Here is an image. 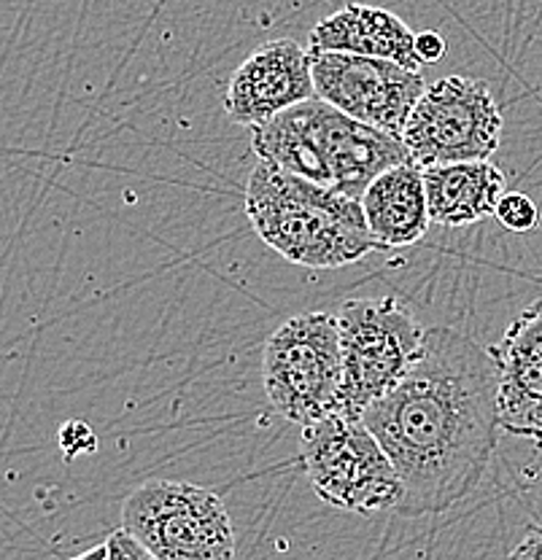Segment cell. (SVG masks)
Returning a JSON list of instances; mask_svg holds the SVG:
<instances>
[{
  "mask_svg": "<svg viewBox=\"0 0 542 560\" xmlns=\"http://www.w3.org/2000/svg\"><path fill=\"white\" fill-rule=\"evenodd\" d=\"M499 375L492 350L453 326H433L413 370L361 420L402 480L397 515H442L464 501L499 440Z\"/></svg>",
  "mask_w": 542,
  "mask_h": 560,
  "instance_id": "6da1fadb",
  "label": "cell"
},
{
  "mask_svg": "<svg viewBox=\"0 0 542 560\" xmlns=\"http://www.w3.org/2000/svg\"><path fill=\"white\" fill-rule=\"evenodd\" d=\"M246 215L256 237L291 265L337 270L381 250L361 200L260 160L246 184Z\"/></svg>",
  "mask_w": 542,
  "mask_h": 560,
  "instance_id": "7a4b0ae2",
  "label": "cell"
},
{
  "mask_svg": "<svg viewBox=\"0 0 542 560\" xmlns=\"http://www.w3.org/2000/svg\"><path fill=\"white\" fill-rule=\"evenodd\" d=\"M256 160L361 200L376 175L411 162L402 138L354 119L337 105L313 95L252 127Z\"/></svg>",
  "mask_w": 542,
  "mask_h": 560,
  "instance_id": "3957f363",
  "label": "cell"
},
{
  "mask_svg": "<svg viewBox=\"0 0 542 560\" xmlns=\"http://www.w3.org/2000/svg\"><path fill=\"white\" fill-rule=\"evenodd\" d=\"M300 451L308 480L324 504L357 515L397 510L400 471L361 418L332 412L302 425Z\"/></svg>",
  "mask_w": 542,
  "mask_h": 560,
  "instance_id": "277c9868",
  "label": "cell"
},
{
  "mask_svg": "<svg viewBox=\"0 0 542 560\" xmlns=\"http://www.w3.org/2000/svg\"><path fill=\"white\" fill-rule=\"evenodd\" d=\"M343 383L337 412L361 418L413 370L427 329L400 300H348L337 313Z\"/></svg>",
  "mask_w": 542,
  "mask_h": 560,
  "instance_id": "5b68a950",
  "label": "cell"
},
{
  "mask_svg": "<svg viewBox=\"0 0 542 560\" xmlns=\"http://www.w3.org/2000/svg\"><path fill=\"white\" fill-rule=\"evenodd\" d=\"M262 383L273 410L297 425L337 412L343 350L337 315L300 313L265 342Z\"/></svg>",
  "mask_w": 542,
  "mask_h": 560,
  "instance_id": "8992f818",
  "label": "cell"
},
{
  "mask_svg": "<svg viewBox=\"0 0 542 560\" xmlns=\"http://www.w3.org/2000/svg\"><path fill=\"white\" fill-rule=\"evenodd\" d=\"M122 528L151 560H227L235 534L219 493L181 480H149L122 504Z\"/></svg>",
  "mask_w": 542,
  "mask_h": 560,
  "instance_id": "52a82bcc",
  "label": "cell"
},
{
  "mask_svg": "<svg viewBox=\"0 0 542 560\" xmlns=\"http://www.w3.org/2000/svg\"><path fill=\"white\" fill-rule=\"evenodd\" d=\"M503 110L483 79L446 75L427 84L407 119L402 143L416 165L492 160L503 140Z\"/></svg>",
  "mask_w": 542,
  "mask_h": 560,
  "instance_id": "ba28073f",
  "label": "cell"
},
{
  "mask_svg": "<svg viewBox=\"0 0 542 560\" xmlns=\"http://www.w3.org/2000/svg\"><path fill=\"white\" fill-rule=\"evenodd\" d=\"M308 55L319 97L376 130L402 138L418 97L427 90L422 70H411L381 57L324 51L311 46Z\"/></svg>",
  "mask_w": 542,
  "mask_h": 560,
  "instance_id": "9c48e42d",
  "label": "cell"
},
{
  "mask_svg": "<svg viewBox=\"0 0 542 560\" xmlns=\"http://www.w3.org/2000/svg\"><path fill=\"white\" fill-rule=\"evenodd\" d=\"M313 95L316 84L308 49L291 38H278L262 44L232 73L224 110L235 125L260 127Z\"/></svg>",
  "mask_w": 542,
  "mask_h": 560,
  "instance_id": "30bf717a",
  "label": "cell"
},
{
  "mask_svg": "<svg viewBox=\"0 0 542 560\" xmlns=\"http://www.w3.org/2000/svg\"><path fill=\"white\" fill-rule=\"evenodd\" d=\"M488 350L499 375V425L542 447V300L518 315Z\"/></svg>",
  "mask_w": 542,
  "mask_h": 560,
  "instance_id": "8fae6325",
  "label": "cell"
},
{
  "mask_svg": "<svg viewBox=\"0 0 542 560\" xmlns=\"http://www.w3.org/2000/svg\"><path fill=\"white\" fill-rule=\"evenodd\" d=\"M361 208L381 250L418 243L433 224L424 167L411 160L376 175L361 195Z\"/></svg>",
  "mask_w": 542,
  "mask_h": 560,
  "instance_id": "7c38bea8",
  "label": "cell"
},
{
  "mask_svg": "<svg viewBox=\"0 0 542 560\" xmlns=\"http://www.w3.org/2000/svg\"><path fill=\"white\" fill-rule=\"evenodd\" d=\"M311 49L381 57L411 70L424 68L416 55V33L389 9L365 3H348L324 16L311 31Z\"/></svg>",
  "mask_w": 542,
  "mask_h": 560,
  "instance_id": "4fadbf2b",
  "label": "cell"
},
{
  "mask_svg": "<svg viewBox=\"0 0 542 560\" xmlns=\"http://www.w3.org/2000/svg\"><path fill=\"white\" fill-rule=\"evenodd\" d=\"M429 213L435 224L468 226L497 213L507 191L505 173L488 160L424 167Z\"/></svg>",
  "mask_w": 542,
  "mask_h": 560,
  "instance_id": "5bb4252c",
  "label": "cell"
},
{
  "mask_svg": "<svg viewBox=\"0 0 542 560\" xmlns=\"http://www.w3.org/2000/svg\"><path fill=\"white\" fill-rule=\"evenodd\" d=\"M494 219L510 232H532L540 224V210L532 197L523 191H505Z\"/></svg>",
  "mask_w": 542,
  "mask_h": 560,
  "instance_id": "9a60e30c",
  "label": "cell"
},
{
  "mask_svg": "<svg viewBox=\"0 0 542 560\" xmlns=\"http://www.w3.org/2000/svg\"><path fill=\"white\" fill-rule=\"evenodd\" d=\"M95 558H125V560H151L149 550L141 545V541L136 539V536L130 534L127 528H119L114 530V534H108V539L103 541L101 547H90V550H84L79 556V560H95Z\"/></svg>",
  "mask_w": 542,
  "mask_h": 560,
  "instance_id": "2e32d148",
  "label": "cell"
},
{
  "mask_svg": "<svg viewBox=\"0 0 542 560\" xmlns=\"http://www.w3.org/2000/svg\"><path fill=\"white\" fill-rule=\"evenodd\" d=\"M57 442H60V451L66 453V460H73L76 455H87L97 451L95 431H92L87 423H81V420H68V423H62L60 434H57Z\"/></svg>",
  "mask_w": 542,
  "mask_h": 560,
  "instance_id": "e0dca14e",
  "label": "cell"
},
{
  "mask_svg": "<svg viewBox=\"0 0 542 560\" xmlns=\"http://www.w3.org/2000/svg\"><path fill=\"white\" fill-rule=\"evenodd\" d=\"M510 558L516 560H542V517L534 521L521 536L516 547L510 550Z\"/></svg>",
  "mask_w": 542,
  "mask_h": 560,
  "instance_id": "ac0fdd59",
  "label": "cell"
},
{
  "mask_svg": "<svg viewBox=\"0 0 542 560\" xmlns=\"http://www.w3.org/2000/svg\"><path fill=\"white\" fill-rule=\"evenodd\" d=\"M416 55L424 66L429 62H437L442 55H446V38L435 31H424L416 33Z\"/></svg>",
  "mask_w": 542,
  "mask_h": 560,
  "instance_id": "d6986e66",
  "label": "cell"
}]
</instances>
